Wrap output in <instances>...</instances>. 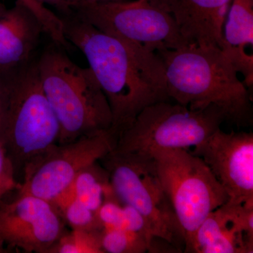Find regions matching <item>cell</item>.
<instances>
[{
	"label": "cell",
	"mask_w": 253,
	"mask_h": 253,
	"mask_svg": "<svg viewBox=\"0 0 253 253\" xmlns=\"http://www.w3.org/2000/svg\"><path fill=\"white\" fill-rule=\"evenodd\" d=\"M65 37L85 56L107 98L114 140L146 106L171 101L166 71L157 53L139 44L106 34L75 16L61 18Z\"/></svg>",
	"instance_id": "obj_1"
},
{
	"label": "cell",
	"mask_w": 253,
	"mask_h": 253,
	"mask_svg": "<svg viewBox=\"0 0 253 253\" xmlns=\"http://www.w3.org/2000/svg\"><path fill=\"white\" fill-rule=\"evenodd\" d=\"M166 71L169 99L191 109L215 106L226 122L253 126L252 97L249 87L224 51L214 46L188 44L156 51Z\"/></svg>",
	"instance_id": "obj_2"
},
{
	"label": "cell",
	"mask_w": 253,
	"mask_h": 253,
	"mask_svg": "<svg viewBox=\"0 0 253 253\" xmlns=\"http://www.w3.org/2000/svg\"><path fill=\"white\" fill-rule=\"evenodd\" d=\"M60 126L42 84L37 63L7 73L0 116V143L23 172L55 145Z\"/></svg>",
	"instance_id": "obj_3"
},
{
	"label": "cell",
	"mask_w": 253,
	"mask_h": 253,
	"mask_svg": "<svg viewBox=\"0 0 253 253\" xmlns=\"http://www.w3.org/2000/svg\"><path fill=\"white\" fill-rule=\"evenodd\" d=\"M36 63L44 93L59 121V144L110 130L111 107L90 68L80 67L55 49L46 50Z\"/></svg>",
	"instance_id": "obj_4"
},
{
	"label": "cell",
	"mask_w": 253,
	"mask_h": 253,
	"mask_svg": "<svg viewBox=\"0 0 253 253\" xmlns=\"http://www.w3.org/2000/svg\"><path fill=\"white\" fill-rule=\"evenodd\" d=\"M226 121L215 106L191 109L172 101L146 106L119 136L112 152L149 156L161 149L194 148L206 140Z\"/></svg>",
	"instance_id": "obj_5"
},
{
	"label": "cell",
	"mask_w": 253,
	"mask_h": 253,
	"mask_svg": "<svg viewBox=\"0 0 253 253\" xmlns=\"http://www.w3.org/2000/svg\"><path fill=\"white\" fill-rule=\"evenodd\" d=\"M149 156L181 226L186 253L201 223L227 202V194L204 160L189 150H155Z\"/></svg>",
	"instance_id": "obj_6"
},
{
	"label": "cell",
	"mask_w": 253,
	"mask_h": 253,
	"mask_svg": "<svg viewBox=\"0 0 253 253\" xmlns=\"http://www.w3.org/2000/svg\"><path fill=\"white\" fill-rule=\"evenodd\" d=\"M109 174L115 196L135 208L146 219L156 239L184 252V234L158 178L154 158L110 152L100 160Z\"/></svg>",
	"instance_id": "obj_7"
},
{
	"label": "cell",
	"mask_w": 253,
	"mask_h": 253,
	"mask_svg": "<svg viewBox=\"0 0 253 253\" xmlns=\"http://www.w3.org/2000/svg\"><path fill=\"white\" fill-rule=\"evenodd\" d=\"M75 14L106 34L139 43L155 52L189 44L172 16L149 0H82Z\"/></svg>",
	"instance_id": "obj_8"
},
{
	"label": "cell",
	"mask_w": 253,
	"mask_h": 253,
	"mask_svg": "<svg viewBox=\"0 0 253 253\" xmlns=\"http://www.w3.org/2000/svg\"><path fill=\"white\" fill-rule=\"evenodd\" d=\"M115 146L109 131L55 145L24 169L19 194L54 202L82 170L100 161Z\"/></svg>",
	"instance_id": "obj_9"
},
{
	"label": "cell",
	"mask_w": 253,
	"mask_h": 253,
	"mask_svg": "<svg viewBox=\"0 0 253 253\" xmlns=\"http://www.w3.org/2000/svg\"><path fill=\"white\" fill-rule=\"evenodd\" d=\"M204 160L227 194V202L253 208V133L214 131L189 149Z\"/></svg>",
	"instance_id": "obj_10"
},
{
	"label": "cell",
	"mask_w": 253,
	"mask_h": 253,
	"mask_svg": "<svg viewBox=\"0 0 253 253\" xmlns=\"http://www.w3.org/2000/svg\"><path fill=\"white\" fill-rule=\"evenodd\" d=\"M65 232L64 219L49 201L19 194L12 202H0V247L48 253Z\"/></svg>",
	"instance_id": "obj_11"
},
{
	"label": "cell",
	"mask_w": 253,
	"mask_h": 253,
	"mask_svg": "<svg viewBox=\"0 0 253 253\" xmlns=\"http://www.w3.org/2000/svg\"><path fill=\"white\" fill-rule=\"evenodd\" d=\"M186 253H253V208L226 202L195 232Z\"/></svg>",
	"instance_id": "obj_12"
},
{
	"label": "cell",
	"mask_w": 253,
	"mask_h": 253,
	"mask_svg": "<svg viewBox=\"0 0 253 253\" xmlns=\"http://www.w3.org/2000/svg\"><path fill=\"white\" fill-rule=\"evenodd\" d=\"M149 1L172 16L189 44L224 48V26L231 0Z\"/></svg>",
	"instance_id": "obj_13"
},
{
	"label": "cell",
	"mask_w": 253,
	"mask_h": 253,
	"mask_svg": "<svg viewBox=\"0 0 253 253\" xmlns=\"http://www.w3.org/2000/svg\"><path fill=\"white\" fill-rule=\"evenodd\" d=\"M43 32L36 15L16 1L0 17V71L9 73L28 64Z\"/></svg>",
	"instance_id": "obj_14"
},
{
	"label": "cell",
	"mask_w": 253,
	"mask_h": 253,
	"mask_svg": "<svg viewBox=\"0 0 253 253\" xmlns=\"http://www.w3.org/2000/svg\"><path fill=\"white\" fill-rule=\"evenodd\" d=\"M222 51L248 87L253 84V56L248 51L253 44V0H231L226 16Z\"/></svg>",
	"instance_id": "obj_15"
},
{
	"label": "cell",
	"mask_w": 253,
	"mask_h": 253,
	"mask_svg": "<svg viewBox=\"0 0 253 253\" xmlns=\"http://www.w3.org/2000/svg\"><path fill=\"white\" fill-rule=\"evenodd\" d=\"M113 195L109 172L98 161L82 170L52 204L58 209L70 200L76 199L96 213L105 200Z\"/></svg>",
	"instance_id": "obj_16"
},
{
	"label": "cell",
	"mask_w": 253,
	"mask_h": 253,
	"mask_svg": "<svg viewBox=\"0 0 253 253\" xmlns=\"http://www.w3.org/2000/svg\"><path fill=\"white\" fill-rule=\"evenodd\" d=\"M101 243L104 253H144L155 250L144 236L123 229L103 228Z\"/></svg>",
	"instance_id": "obj_17"
},
{
	"label": "cell",
	"mask_w": 253,
	"mask_h": 253,
	"mask_svg": "<svg viewBox=\"0 0 253 253\" xmlns=\"http://www.w3.org/2000/svg\"><path fill=\"white\" fill-rule=\"evenodd\" d=\"M101 232L76 229L66 231L48 253H104Z\"/></svg>",
	"instance_id": "obj_18"
},
{
	"label": "cell",
	"mask_w": 253,
	"mask_h": 253,
	"mask_svg": "<svg viewBox=\"0 0 253 253\" xmlns=\"http://www.w3.org/2000/svg\"><path fill=\"white\" fill-rule=\"evenodd\" d=\"M64 221L76 230L101 231L96 213L76 199H71L58 208Z\"/></svg>",
	"instance_id": "obj_19"
},
{
	"label": "cell",
	"mask_w": 253,
	"mask_h": 253,
	"mask_svg": "<svg viewBox=\"0 0 253 253\" xmlns=\"http://www.w3.org/2000/svg\"><path fill=\"white\" fill-rule=\"evenodd\" d=\"M32 11L40 20L44 33H46L58 45L68 48L69 43L65 37L63 23L61 18L56 16L51 10L40 3L38 0H17Z\"/></svg>",
	"instance_id": "obj_20"
},
{
	"label": "cell",
	"mask_w": 253,
	"mask_h": 253,
	"mask_svg": "<svg viewBox=\"0 0 253 253\" xmlns=\"http://www.w3.org/2000/svg\"><path fill=\"white\" fill-rule=\"evenodd\" d=\"M19 186L12 163L0 143V199L10 191L18 189Z\"/></svg>",
	"instance_id": "obj_21"
},
{
	"label": "cell",
	"mask_w": 253,
	"mask_h": 253,
	"mask_svg": "<svg viewBox=\"0 0 253 253\" xmlns=\"http://www.w3.org/2000/svg\"><path fill=\"white\" fill-rule=\"evenodd\" d=\"M40 3L46 6V5L53 6L56 9L67 15L72 14L76 11L82 0H38Z\"/></svg>",
	"instance_id": "obj_22"
},
{
	"label": "cell",
	"mask_w": 253,
	"mask_h": 253,
	"mask_svg": "<svg viewBox=\"0 0 253 253\" xmlns=\"http://www.w3.org/2000/svg\"><path fill=\"white\" fill-rule=\"evenodd\" d=\"M7 73L0 71V116H1V107H2L3 98H4L5 84Z\"/></svg>",
	"instance_id": "obj_23"
},
{
	"label": "cell",
	"mask_w": 253,
	"mask_h": 253,
	"mask_svg": "<svg viewBox=\"0 0 253 253\" xmlns=\"http://www.w3.org/2000/svg\"><path fill=\"white\" fill-rule=\"evenodd\" d=\"M7 9H6V6H5L4 4H1V3L0 2V17L4 16L5 13L7 11Z\"/></svg>",
	"instance_id": "obj_24"
},
{
	"label": "cell",
	"mask_w": 253,
	"mask_h": 253,
	"mask_svg": "<svg viewBox=\"0 0 253 253\" xmlns=\"http://www.w3.org/2000/svg\"><path fill=\"white\" fill-rule=\"evenodd\" d=\"M88 1H123V0H85Z\"/></svg>",
	"instance_id": "obj_25"
},
{
	"label": "cell",
	"mask_w": 253,
	"mask_h": 253,
	"mask_svg": "<svg viewBox=\"0 0 253 253\" xmlns=\"http://www.w3.org/2000/svg\"><path fill=\"white\" fill-rule=\"evenodd\" d=\"M6 250L4 249V248L0 247V253H6Z\"/></svg>",
	"instance_id": "obj_26"
}]
</instances>
